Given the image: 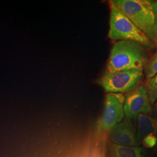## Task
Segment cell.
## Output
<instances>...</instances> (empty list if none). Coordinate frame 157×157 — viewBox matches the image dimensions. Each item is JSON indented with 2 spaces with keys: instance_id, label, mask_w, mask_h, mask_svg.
Instances as JSON below:
<instances>
[{
  "instance_id": "6da1fadb",
  "label": "cell",
  "mask_w": 157,
  "mask_h": 157,
  "mask_svg": "<svg viewBox=\"0 0 157 157\" xmlns=\"http://www.w3.org/2000/svg\"><path fill=\"white\" fill-rule=\"evenodd\" d=\"M146 58L143 45L133 41H118L112 47L105 72L143 69L146 64Z\"/></svg>"
},
{
  "instance_id": "7a4b0ae2",
  "label": "cell",
  "mask_w": 157,
  "mask_h": 157,
  "mask_svg": "<svg viewBox=\"0 0 157 157\" xmlns=\"http://www.w3.org/2000/svg\"><path fill=\"white\" fill-rule=\"evenodd\" d=\"M115 6L151 40H155L154 16L152 3L147 0H112Z\"/></svg>"
},
{
  "instance_id": "3957f363",
  "label": "cell",
  "mask_w": 157,
  "mask_h": 157,
  "mask_svg": "<svg viewBox=\"0 0 157 157\" xmlns=\"http://www.w3.org/2000/svg\"><path fill=\"white\" fill-rule=\"evenodd\" d=\"M111 14L108 37L112 40H128L141 45L151 47V40L135 26L128 17L115 6L110 4Z\"/></svg>"
},
{
  "instance_id": "277c9868",
  "label": "cell",
  "mask_w": 157,
  "mask_h": 157,
  "mask_svg": "<svg viewBox=\"0 0 157 157\" xmlns=\"http://www.w3.org/2000/svg\"><path fill=\"white\" fill-rule=\"evenodd\" d=\"M143 69H130L105 74L98 83L108 93L122 94L136 89L143 78Z\"/></svg>"
},
{
  "instance_id": "5b68a950",
  "label": "cell",
  "mask_w": 157,
  "mask_h": 157,
  "mask_svg": "<svg viewBox=\"0 0 157 157\" xmlns=\"http://www.w3.org/2000/svg\"><path fill=\"white\" fill-rule=\"evenodd\" d=\"M124 101L125 97L122 94L108 93L105 99L104 111L97 125L98 131H110L122 122L124 116Z\"/></svg>"
},
{
  "instance_id": "8992f818",
  "label": "cell",
  "mask_w": 157,
  "mask_h": 157,
  "mask_svg": "<svg viewBox=\"0 0 157 157\" xmlns=\"http://www.w3.org/2000/svg\"><path fill=\"white\" fill-rule=\"evenodd\" d=\"M124 109V116L129 121L151 111V104L145 86L139 85L129 93L125 98Z\"/></svg>"
},
{
  "instance_id": "52a82bcc",
  "label": "cell",
  "mask_w": 157,
  "mask_h": 157,
  "mask_svg": "<svg viewBox=\"0 0 157 157\" xmlns=\"http://www.w3.org/2000/svg\"><path fill=\"white\" fill-rule=\"evenodd\" d=\"M109 138L114 144L118 145L135 147L139 144L135 128L129 120L115 126L110 130Z\"/></svg>"
},
{
  "instance_id": "ba28073f",
  "label": "cell",
  "mask_w": 157,
  "mask_h": 157,
  "mask_svg": "<svg viewBox=\"0 0 157 157\" xmlns=\"http://www.w3.org/2000/svg\"><path fill=\"white\" fill-rule=\"evenodd\" d=\"M137 122V139L139 141L149 135L157 134V119L146 114H140L136 118Z\"/></svg>"
},
{
  "instance_id": "9c48e42d",
  "label": "cell",
  "mask_w": 157,
  "mask_h": 157,
  "mask_svg": "<svg viewBox=\"0 0 157 157\" xmlns=\"http://www.w3.org/2000/svg\"><path fill=\"white\" fill-rule=\"evenodd\" d=\"M110 152L111 157H143V150L137 147L112 144Z\"/></svg>"
},
{
  "instance_id": "30bf717a",
  "label": "cell",
  "mask_w": 157,
  "mask_h": 157,
  "mask_svg": "<svg viewBox=\"0 0 157 157\" xmlns=\"http://www.w3.org/2000/svg\"><path fill=\"white\" fill-rule=\"evenodd\" d=\"M145 87L150 103L152 105L157 101V74L151 78L147 79Z\"/></svg>"
},
{
  "instance_id": "8fae6325",
  "label": "cell",
  "mask_w": 157,
  "mask_h": 157,
  "mask_svg": "<svg viewBox=\"0 0 157 157\" xmlns=\"http://www.w3.org/2000/svg\"><path fill=\"white\" fill-rule=\"evenodd\" d=\"M146 78H151L157 74V53L147 63L145 70Z\"/></svg>"
},
{
  "instance_id": "7c38bea8",
  "label": "cell",
  "mask_w": 157,
  "mask_h": 157,
  "mask_svg": "<svg viewBox=\"0 0 157 157\" xmlns=\"http://www.w3.org/2000/svg\"><path fill=\"white\" fill-rule=\"evenodd\" d=\"M143 145L147 148H151L155 146L157 143L156 135H149L146 136L143 140Z\"/></svg>"
},
{
  "instance_id": "4fadbf2b",
  "label": "cell",
  "mask_w": 157,
  "mask_h": 157,
  "mask_svg": "<svg viewBox=\"0 0 157 157\" xmlns=\"http://www.w3.org/2000/svg\"><path fill=\"white\" fill-rule=\"evenodd\" d=\"M152 8L154 16V34L155 41L157 42V1L152 3Z\"/></svg>"
},
{
  "instance_id": "5bb4252c",
  "label": "cell",
  "mask_w": 157,
  "mask_h": 157,
  "mask_svg": "<svg viewBox=\"0 0 157 157\" xmlns=\"http://www.w3.org/2000/svg\"><path fill=\"white\" fill-rule=\"evenodd\" d=\"M155 111H156V112L157 113V101L156 104H155Z\"/></svg>"
}]
</instances>
